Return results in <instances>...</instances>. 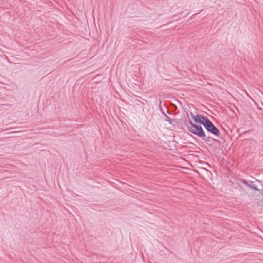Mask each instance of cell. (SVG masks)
Masks as SVG:
<instances>
[{"mask_svg":"<svg viewBox=\"0 0 263 263\" xmlns=\"http://www.w3.org/2000/svg\"><path fill=\"white\" fill-rule=\"evenodd\" d=\"M189 129L192 133L194 134L199 137H203L204 136V132L203 131L202 128L199 126L191 124L189 126Z\"/></svg>","mask_w":263,"mask_h":263,"instance_id":"cell-2","label":"cell"},{"mask_svg":"<svg viewBox=\"0 0 263 263\" xmlns=\"http://www.w3.org/2000/svg\"><path fill=\"white\" fill-rule=\"evenodd\" d=\"M194 119L196 121L204 126L209 132L215 135L218 136L219 135L220 133L219 130L210 121V120L207 119L206 118L202 116H197L194 117Z\"/></svg>","mask_w":263,"mask_h":263,"instance_id":"cell-1","label":"cell"}]
</instances>
